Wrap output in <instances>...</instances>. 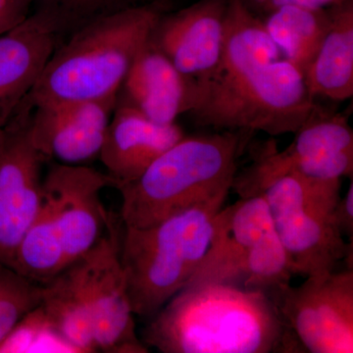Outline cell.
Instances as JSON below:
<instances>
[{
  "label": "cell",
  "instance_id": "6da1fadb",
  "mask_svg": "<svg viewBox=\"0 0 353 353\" xmlns=\"http://www.w3.org/2000/svg\"><path fill=\"white\" fill-rule=\"evenodd\" d=\"M152 317L143 343L160 352H305L268 294L259 290L188 285Z\"/></svg>",
  "mask_w": 353,
  "mask_h": 353
},
{
  "label": "cell",
  "instance_id": "7a4b0ae2",
  "mask_svg": "<svg viewBox=\"0 0 353 353\" xmlns=\"http://www.w3.org/2000/svg\"><path fill=\"white\" fill-rule=\"evenodd\" d=\"M166 9L162 0L141 3L77 30L58 44L27 99L39 104L116 97Z\"/></svg>",
  "mask_w": 353,
  "mask_h": 353
},
{
  "label": "cell",
  "instance_id": "3957f363",
  "mask_svg": "<svg viewBox=\"0 0 353 353\" xmlns=\"http://www.w3.org/2000/svg\"><path fill=\"white\" fill-rule=\"evenodd\" d=\"M253 132L218 131L185 136L136 180L116 188L122 197L121 222L148 228L230 192L238 161Z\"/></svg>",
  "mask_w": 353,
  "mask_h": 353
},
{
  "label": "cell",
  "instance_id": "277c9868",
  "mask_svg": "<svg viewBox=\"0 0 353 353\" xmlns=\"http://www.w3.org/2000/svg\"><path fill=\"white\" fill-rule=\"evenodd\" d=\"M229 192L148 228L125 227L120 260L134 315L152 317L189 282L212 241Z\"/></svg>",
  "mask_w": 353,
  "mask_h": 353
},
{
  "label": "cell",
  "instance_id": "5b68a950",
  "mask_svg": "<svg viewBox=\"0 0 353 353\" xmlns=\"http://www.w3.org/2000/svg\"><path fill=\"white\" fill-rule=\"evenodd\" d=\"M324 108L309 94L301 70L282 58L206 92L190 114L199 126L277 137L294 134Z\"/></svg>",
  "mask_w": 353,
  "mask_h": 353
},
{
  "label": "cell",
  "instance_id": "8992f818",
  "mask_svg": "<svg viewBox=\"0 0 353 353\" xmlns=\"http://www.w3.org/2000/svg\"><path fill=\"white\" fill-rule=\"evenodd\" d=\"M268 296L305 352H353V269L283 285Z\"/></svg>",
  "mask_w": 353,
  "mask_h": 353
},
{
  "label": "cell",
  "instance_id": "52a82bcc",
  "mask_svg": "<svg viewBox=\"0 0 353 353\" xmlns=\"http://www.w3.org/2000/svg\"><path fill=\"white\" fill-rule=\"evenodd\" d=\"M32 110L26 97L0 130V262L8 266L43 197L41 167L46 159L32 139Z\"/></svg>",
  "mask_w": 353,
  "mask_h": 353
},
{
  "label": "cell",
  "instance_id": "ba28073f",
  "mask_svg": "<svg viewBox=\"0 0 353 353\" xmlns=\"http://www.w3.org/2000/svg\"><path fill=\"white\" fill-rule=\"evenodd\" d=\"M120 243L110 218L105 233L78 259L94 320L95 345L97 352L145 353L148 347L137 336Z\"/></svg>",
  "mask_w": 353,
  "mask_h": 353
},
{
  "label": "cell",
  "instance_id": "9c48e42d",
  "mask_svg": "<svg viewBox=\"0 0 353 353\" xmlns=\"http://www.w3.org/2000/svg\"><path fill=\"white\" fill-rule=\"evenodd\" d=\"M115 185L108 174L83 165L55 162L43 176V192L52 208L67 266L90 252L106 231L110 216L101 194Z\"/></svg>",
  "mask_w": 353,
  "mask_h": 353
},
{
  "label": "cell",
  "instance_id": "30bf717a",
  "mask_svg": "<svg viewBox=\"0 0 353 353\" xmlns=\"http://www.w3.org/2000/svg\"><path fill=\"white\" fill-rule=\"evenodd\" d=\"M228 3L199 0L176 12H165L150 32V41L196 85L197 97L219 66Z\"/></svg>",
  "mask_w": 353,
  "mask_h": 353
},
{
  "label": "cell",
  "instance_id": "8fae6325",
  "mask_svg": "<svg viewBox=\"0 0 353 353\" xmlns=\"http://www.w3.org/2000/svg\"><path fill=\"white\" fill-rule=\"evenodd\" d=\"M116 103L117 95L94 101L31 103L34 145L46 160L58 163L92 161L99 157Z\"/></svg>",
  "mask_w": 353,
  "mask_h": 353
},
{
  "label": "cell",
  "instance_id": "7c38bea8",
  "mask_svg": "<svg viewBox=\"0 0 353 353\" xmlns=\"http://www.w3.org/2000/svg\"><path fill=\"white\" fill-rule=\"evenodd\" d=\"M197 88L148 41L121 85L117 103L131 106L153 122L170 125L196 108Z\"/></svg>",
  "mask_w": 353,
  "mask_h": 353
},
{
  "label": "cell",
  "instance_id": "4fadbf2b",
  "mask_svg": "<svg viewBox=\"0 0 353 353\" xmlns=\"http://www.w3.org/2000/svg\"><path fill=\"white\" fill-rule=\"evenodd\" d=\"M61 41L54 25L38 12L0 36V130L32 92Z\"/></svg>",
  "mask_w": 353,
  "mask_h": 353
},
{
  "label": "cell",
  "instance_id": "5bb4252c",
  "mask_svg": "<svg viewBox=\"0 0 353 353\" xmlns=\"http://www.w3.org/2000/svg\"><path fill=\"white\" fill-rule=\"evenodd\" d=\"M185 136L176 123L158 124L131 106L116 103L99 157L116 189L138 179Z\"/></svg>",
  "mask_w": 353,
  "mask_h": 353
},
{
  "label": "cell",
  "instance_id": "9a60e30c",
  "mask_svg": "<svg viewBox=\"0 0 353 353\" xmlns=\"http://www.w3.org/2000/svg\"><path fill=\"white\" fill-rule=\"evenodd\" d=\"M292 143L279 152L275 141L253 152L252 163L236 172L233 188L245 187L268 176L280 175L301 160L328 153L353 150V130L345 114L323 109L294 132Z\"/></svg>",
  "mask_w": 353,
  "mask_h": 353
},
{
  "label": "cell",
  "instance_id": "2e32d148",
  "mask_svg": "<svg viewBox=\"0 0 353 353\" xmlns=\"http://www.w3.org/2000/svg\"><path fill=\"white\" fill-rule=\"evenodd\" d=\"M334 211L303 209L274 220V228L289 254L294 275L322 276L345 259L352 269V246L334 224Z\"/></svg>",
  "mask_w": 353,
  "mask_h": 353
},
{
  "label": "cell",
  "instance_id": "e0dca14e",
  "mask_svg": "<svg viewBox=\"0 0 353 353\" xmlns=\"http://www.w3.org/2000/svg\"><path fill=\"white\" fill-rule=\"evenodd\" d=\"M282 58L261 18L241 0H229L219 66L197 101L206 92L239 82Z\"/></svg>",
  "mask_w": 353,
  "mask_h": 353
},
{
  "label": "cell",
  "instance_id": "ac0fdd59",
  "mask_svg": "<svg viewBox=\"0 0 353 353\" xmlns=\"http://www.w3.org/2000/svg\"><path fill=\"white\" fill-rule=\"evenodd\" d=\"M331 24L303 71L313 99L345 101L353 95V0L331 7Z\"/></svg>",
  "mask_w": 353,
  "mask_h": 353
},
{
  "label": "cell",
  "instance_id": "d6986e66",
  "mask_svg": "<svg viewBox=\"0 0 353 353\" xmlns=\"http://www.w3.org/2000/svg\"><path fill=\"white\" fill-rule=\"evenodd\" d=\"M39 310L53 334L80 352H97L94 320L80 262L76 260L41 284Z\"/></svg>",
  "mask_w": 353,
  "mask_h": 353
},
{
  "label": "cell",
  "instance_id": "ffe728a7",
  "mask_svg": "<svg viewBox=\"0 0 353 353\" xmlns=\"http://www.w3.org/2000/svg\"><path fill=\"white\" fill-rule=\"evenodd\" d=\"M292 275V261L274 228L238 259L194 273L185 285L219 283L269 294L290 284Z\"/></svg>",
  "mask_w": 353,
  "mask_h": 353
},
{
  "label": "cell",
  "instance_id": "44dd1931",
  "mask_svg": "<svg viewBox=\"0 0 353 353\" xmlns=\"http://www.w3.org/2000/svg\"><path fill=\"white\" fill-rule=\"evenodd\" d=\"M274 229L273 216L261 194L243 196L215 216L212 241L196 272L238 259Z\"/></svg>",
  "mask_w": 353,
  "mask_h": 353
},
{
  "label": "cell",
  "instance_id": "7402d4cb",
  "mask_svg": "<svg viewBox=\"0 0 353 353\" xmlns=\"http://www.w3.org/2000/svg\"><path fill=\"white\" fill-rule=\"evenodd\" d=\"M261 19L283 57L303 74L328 31L332 10L331 7L284 6Z\"/></svg>",
  "mask_w": 353,
  "mask_h": 353
},
{
  "label": "cell",
  "instance_id": "603a6c76",
  "mask_svg": "<svg viewBox=\"0 0 353 353\" xmlns=\"http://www.w3.org/2000/svg\"><path fill=\"white\" fill-rule=\"evenodd\" d=\"M341 180H313L296 173H285L234 190L241 197L261 194L275 220L303 209L334 211L341 199Z\"/></svg>",
  "mask_w": 353,
  "mask_h": 353
},
{
  "label": "cell",
  "instance_id": "cb8c5ba5",
  "mask_svg": "<svg viewBox=\"0 0 353 353\" xmlns=\"http://www.w3.org/2000/svg\"><path fill=\"white\" fill-rule=\"evenodd\" d=\"M10 267L38 284L48 282L67 267L57 221L43 192L38 213L21 239Z\"/></svg>",
  "mask_w": 353,
  "mask_h": 353
},
{
  "label": "cell",
  "instance_id": "d4e9b609",
  "mask_svg": "<svg viewBox=\"0 0 353 353\" xmlns=\"http://www.w3.org/2000/svg\"><path fill=\"white\" fill-rule=\"evenodd\" d=\"M141 0H32L34 11L54 25L62 41L88 24L110 14L141 4Z\"/></svg>",
  "mask_w": 353,
  "mask_h": 353
},
{
  "label": "cell",
  "instance_id": "484cf974",
  "mask_svg": "<svg viewBox=\"0 0 353 353\" xmlns=\"http://www.w3.org/2000/svg\"><path fill=\"white\" fill-rule=\"evenodd\" d=\"M41 284L0 262V345L41 303Z\"/></svg>",
  "mask_w": 353,
  "mask_h": 353
},
{
  "label": "cell",
  "instance_id": "4316f807",
  "mask_svg": "<svg viewBox=\"0 0 353 353\" xmlns=\"http://www.w3.org/2000/svg\"><path fill=\"white\" fill-rule=\"evenodd\" d=\"M243 4L260 18L284 6H301L308 8H329L347 0H241Z\"/></svg>",
  "mask_w": 353,
  "mask_h": 353
},
{
  "label": "cell",
  "instance_id": "83f0119b",
  "mask_svg": "<svg viewBox=\"0 0 353 353\" xmlns=\"http://www.w3.org/2000/svg\"><path fill=\"white\" fill-rule=\"evenodd\" d=\"M32 11V0H0V36L22 24Z\"/></svg>",
  "mask_w": 353,
  "mask_h": 353
},
{
  "label": "cell",
  "instance_id": "f1b7e54d",
  "mask_svg": "<svg viewBox=\"0 0 353 353\" xmlns=\"http://www.w3.org/2000/svg\"><path fill=\"white\" fill-rule=\"evenodd\" d=\"M334 224L340 230L343 236H347L353 241V181L350 179V185L347 194L340 199L334 209Z\"/></svg>",
  "mask_w": 353,
  "mask_h": 353
}]
</instances>
